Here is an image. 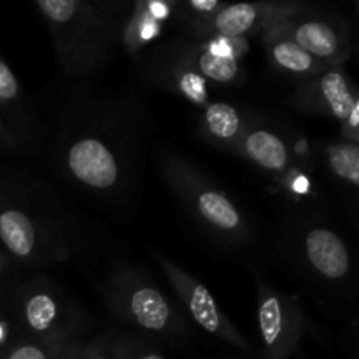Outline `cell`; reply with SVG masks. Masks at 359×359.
I'll use <instances>...</instances> for the list:
<instances>
[{"label": "cell", "instance_id": "cell-1", "mask_svg": "<svg viewBox=\"0 0 359 359\" xmlns=\"http://www.w3.org/2000/svg\"><path fill=\"white\" fill-rule=\"evenodd\" d=\"M135 98L91 90L69 97L53 156L58 174L77 191L109 203L133 195L146 133V112Z\"/></svg>", "mask_w": 359, "mask_h": 359}, {"label": "cell", "instance_id": "cell-2", "mask_svg": "<svg viewBox=\"0 0 359 359\" xmlns=\"http://www.w3.org/2000/svg\"><path fill=\"white\" fill-rule=\"evenodd\" d=\"M0 242L32 269L70 262L86 244L58 196L34 179L0 186Z\"/></svg>", "mask_w": 359, "mask_h": 359}, {"label": "cell", "instance_id": "cell-3", "mask_svg": "<svg viewBox=\"0 0 359 359\" xmlns=\"http://www.w3.org/2000/svg\"><path fill=\"white\" fill-rule=\"evenodd\" d=\"M37 9L51 35L60 70L84 79L107 65L119 46V32L132 4L86 0H39Z\"/></svg>", "mask_w": 359, "mask_h": 359}, {"label": "cell", "instance_id": "cell-4", "mask_svg": "<svg viewBox=\"0 0 359 359\" xmlns=\"http://www.w3.org/2000/svg\"><path fill=\"white\" fill-rule=\"evenodd\" d=\"M158 170L186 212L216 241L230 248L245 245L251 241L255 228L248 214L191 161L181 154L161 153Z\"/></svg>", "mask_w": 359, "mask_h": 359}, {"label": "cell", "instance_id": "cell-5", "mask_svg": "<svg viewBox=\"0 0 359 359\" xmlns=\"http://www.w3.org/2000/svg\"><path fill=\"white\" fill-rule=\"evenodd\" d=\"M104 298L118 321L147 335L163 339L189 335L191 328L184 311L135 266L116 265L105 279Z\"/></svg>", "mask_w": 359, "mask_h": 359}, {"label": "cell", "instance_id": "cell-6", "mask_svg": "<svg viewBox=\"0 0 359 359\" xmlns=\"http://www.w3.org/2000/svg\"><path fill=\"white\" fill-rule=\"evenodd\" d=\"M14 311L23 337L49 344H83L86 316L44 277L30 279L18 291Z\"/></svg>", "mask_w": 359, "mask_h": 359}, {"label": "cell", "instance_id": "cell-7", "mask_svg": "<svg viewBox=\"0 0 359 359\" xmlns=\"http://www.w3.org/2000/svg\"><path fill=\"white\" fill-rule=\"evenodd\" d=\"M256 318L263 359H290L307 335L309 319L298 300L256 280Z\"/></svg>", "mask_w": 359, "mask_h": 359}, {"label": "cell", "instance_id": "cell-8", "mask_svg": "<svg viewBox=\"0 0 359 359\" xmlns=\"http://www.w3.org/2000/svg\"><path fill=\"white\" fill-rule=\"evenodd\" d=\"M153 256L156 259L158 266L161 269V272L167 277L175 298L181 302L184 314L191 318L193 323L202 332L209 333L214 339L221 340V342L228 344V346L235 347L238 351L251 349L245 337L224 316V312L221 311V307L214 300V297L207 290L205 284L200 283L196 277L189 276L184 269L175 265L174 262L165 258L163 255L153 252Z\"/></svg>", "mask_w": 359, "mask_h": 359}, {"label": "cell", "instance_id": "cell-9", "mask_svg": "<svg viewBox=\"0 0 359 359\" xmlns=\"http://www.w3.org/2000/svg\"><path fill=\"white\" fill-rule=\"evenodd\" d=\"M283 30L300 46L328 67H344L353 53V30L346 18L332 13L302 9L280 20Z\"/></svg>", "mask_w": 359, "mask_h": 359}, {"label": "cell", "instance_id": "cell-10", "mask_svg": "<svg viewBox=\"0 0 359 359\" xmlns=\"http://www.w3.org/2000/svg\"><path fill=\"white\" fill-rule=\"evenodd\" d=\"M297 256L314 279L344 286L353 276V258L335 228L323 223H305L297 233Z\"/></svg>", "mask_w": 359, "mask_h": 359}, {"label": "cell", "instance_id": "cell-11", "mask_svg": "<svg viewBox=\"0 0 359 359\" xmlns=\"http://www.w3.org/2000/svg\"><path fill=\"white\" fill-rule=\"evenodd\" d=\"M287 104L304 114L328 116L342 125L359 107V93L344 67H328L318 76L298 81Z\"/></svg>", "mask_w": 359, "mask_h": 359}, {"label": "cell", "instance_id": "cell-12", "mask_svg": "<svg viewBox=\"0 0 359 359\" xmlns=\"http://www.w3.org/2000/svg\"><path fill=\"white\" fill-rule=\"evenodd\" d=\"M142 72L154 86L198 107L210 102V84L184 58L177 39L154 48L144 60Z\"/></svg>", "mask_w": 359, "mask_h": 359}, {"label": "cell", "instance_id": "cell-13", "mask_svg": "<svg viewBox=\"0 0 359 359\" xmlns=\"http://www.w3.org/2000/svg\"><path fill=\"white\" fill-rule=\"evenodd\" d=\"M304 2H256V4H224L209 21L200 37L245 39L259 35L269 25L286 20L305 9Z\"/></svg>", "mask_w": 359, "mask_h": 359}, {"label": "cell", "instance_id": "cell-14", "mask_svg": "<svg viewBox=\"0 0 359 359\" xmlns=\"http://www.w3.org/2000/svg\"><path fill=\"white\" fill-rule=\"evenodd\" d=\"M235 154L276 177H283L291 168L300 165L297 161L293 142L287 140L277 126L269 125L252 114L248 116V125L238 140Z\"/></svg>", "mask_w": 359, "mask_h": 359}, {"label": "cell", "instance_id": "cell-15", "mask_svg": "<svg viewBox=\"0 0 359 359\" xmlns=\"http://www.w3.org/2000/svg\"><path fill=\"white\" fill-rule=\"evenodd\" d=\"M263 46H265L266 58L270 67L277 74L294 77L298 81L309 79L312 76L325 72L328 65L316 60L309 55L305 49H302L279 25V21L269 25L265 30L259 34Z\"/></svg>", "mask_w": 359, "mask_h": 359}, {"label": "cell", "instance_id": "cell-16", "mask_svg": "<svg viewBox=\"0 0 359 359\" xmlns=\"http://www.w3.org/2000/svg\"><path fill=\"white\" fill-rule=\"evenodd\" d=\"M0 118L23 146L39 140L37 112L25 98V91L11 67L0 55Z\"/></svg>", "mask_w": 359, "mask_h": 359}, {"label": "cell", "instance_id": "cell-17", "mask_svg": "<svg viewBox=\"0 0 359 359\" xmlns=\"http://www.w3.org/2000/svg\"><path fill=\"white\" fill-rule=\"evenodd\" d=\"M172 13H175V2H133L119 32V46L130 55L139 53L160 37Z\"/></svg>", "mask_w": 359, "mask_h": 359}, {"label": "cell", "instance_id": "cell-18", "mask_svg": "<svg viewBox=\"0 0 359 359\" xmlns=\"http://www.w3.org/2000/svg\"><path fill=\"white\" fill-rule=\"evenodd\" d=\"M248 116L226 102H209L200 112L198 133L209 146L235 154L248 125Z\"/></svg>", "mask_w": 359, "mask_h": 359}, {"label": "cell", "instance_id": "cell-19", "mask_svg": "<svg viewBox=\"0 0 359 359\" xmlns=\"http://www.w3.org/2000/svg\"><path fill=\"white\" fill-rule=\"evenodd\" d=\"M177 44L184 58L209 84L241 86L248 77L242 60L217 55L198 39H177Z\"/></svg>", "mask_w": 359, "mask_h": 359}, {"label": "cell", "instance_id": "cell-20", "mask_svg": "<svg viewBox=\"0 0 359 359\" xmlns=\"http://www.w3.org/2000/svg\"><path fill=\"white\" fill-rule=\"evenodd\" d=\"M326 165L330 172L344 184L356 189L359 186V146L339 139L326 146Z\"/></svg>", "mask_w": 359, "mask_h": 359}, {"label": "cell", "instance_id": "cell-21", "mask_svg": "<svg viewBox=\"0 0 359 359\" xmlns=\"http://www.w3.org/2000/svg\"><path fill=\"white\" fill-rule=\"evenodd\" d=\"M81 344H49L23 337L4 354V359H74Z\"/></svg>", "mask_w": 359, "mask_h": 359}, {"label": "cell", "instance_id": "cell-22", "mask_svg": "<svg viewBox=\"0 0 359 359\" xmlns=\"http://www.w3.org/2000/svg\"><path fill=\"white\" fill-rule=\"evenodd\" d=\"M223 6L221 0H184L175 2V16L188 32V37L196 39Z\"/></svg>", "mask_w": 359, "mask_h": 359}, {"label": "cell", "instance_id": "cell-23", "mask_svg": "<svg viewBox=\"0 0 359 359\" xmlns=\"http://www.w3.org/2000/svg\"><path fill=\"white\" fill-rule=\"evenodd\" d=\"M114 347L118 359H167L149 340L128 333H114Z\"/></svg>", "mask_w": 359, "mask_h": 359}, {"label": "cell", "instance_id": "cell-24", "mask_svg": "<svg viewBox=\"0 0 359 359\" xmlns=\"http://www.w3.org/2000/svg\"><path fill=\"white\" fill-rule=\"evenodd\" d=\"M74 359H118L114 347V333L100 335L86 344H81Z\"/></svg>", "mask_w": 359, "mask_h": 359}, {"label": "cell", "instance_id": "cell-25", "mask_svg": "<svg viewBox=\"0 0 359 359\" xmlns=\"http://www.w3.org/2000/svg\"><path fill=\"white\" fill-rule=\"evenodd\" d=\"M21 147L25 146L20 142V139L7 128V125L2 121V118H0V149L18 151L21 149Z\"/></svg>", "mask_w": 359, "mask_h": 359}, {"label": "cell", "instance_id": "cell-26", "mask_svg": "<svg viewBox=\"0 0 359 359\" xmlns=\"http://www.w3.org/2000/svg\"><path fill=\"white\" fill-rule=\"evenodd\" d=\"M6 270H7V258H6V255L2 252V249H0V277L6 273Z\"/></svg>", "mask_w": 359, "mask_h": 359}]
</instances>
